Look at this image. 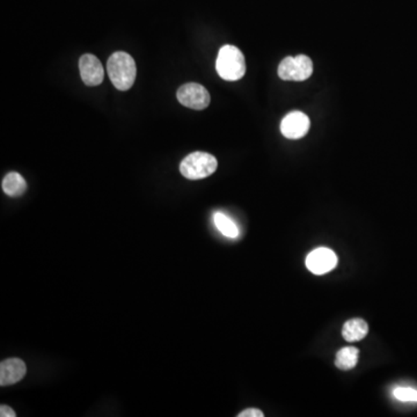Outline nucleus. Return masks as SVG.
Instances as JSON below:
<instances>
[{
	"instance_id": "obj_1",
	"label": "nucleus",
	"mask_w": 417,
	"mask_h": 417,
	"mask_svg": "<svg viewBox=\"0 0 417 417\" xmlns=\"http://www.w3.org/2000/svg\"><path fill=\"white\" fill-rule=\"evenodd\" d=\"M107 71L112 85L119 91H128L136 80V63L129 53L117 51L109 57Z\"/></svg>"
},
{
	"instance_id": "obj_2",
	"label": "nucleus",
	"mask_w": 417,
	"mask_h": 417,
	"mask_svg": "<svg viewBox=\"0 0 417 417\" xmlns=\"http://www.w3.org/2000/svg\"><path fill=\"white\" fill-rule=\"evenodd\" d=\"M216 70L224 80L237 81L246 74V62L244 53L235 46H221L218 53Z\"/></svg>"
},
{
	"instance_id": "obj_3",
	"label": "nucleus",
	"mask_w": 417,
	"mask_h": 417,
	"mask_svg": "<svg viewBox=\"0 0 417 417\" xmlns=\"http://www.w3.org/2000/svg\"><path fill=\"white\" fill-rule=\"evenodd\" d=\"M217 159L207 152H194L187 155L180 164V172L186 179H205L216 172Z\"/></svg>"
},
{
	"instance_id": "obj_4",
	"label": "nucleus",
	"mask_w": 417,
	"mask_h": 417,
	"mask_svg": "<svg viewBox=\"0 0 417 417\" xmlns=\"http://www.w3.org/2000/svg\"><path fill=\"white\" fill-rule=\"evenodd\" d=\"M278 77L283 80L304 81L313 74V63L305 55L287 57L278 67Z\"/></svg>"
},
{
	"instance_id": "obj_5",
	"label": "nucleus",
	"mask_w": 417,
	"mask_h": 417,
	"mask_svg": "<svg viewBox=\"0 0 417 417\" xmlns=\"http://www.w3.org/2000/svg\"><path fill=\"white\" fill-rule=\"evenodd\" d=\"M178 100L187 108L203 110L210 105L211 98L207 88L200 84H185L178 90Z\"/></svg>"
},
{
	"instance_id": "obj_6",
	"label": "nucleus",
	"mask_w": 417,
	"mask_h": 417,
	"mask_svg": "<svg viewBox=\"0 0 417 417\" xmlns=\"http://www.w3.org/2000/svg\"><path fill=\"white\" fill-rule=\"evenodd\" d=\"M337 264L335 253L330 248H316L309 253L306 259V266L314 275H325L333 270Z\"/></svg>"
},
{
	"instance_id": "obj_7",
	"label": "nucleus",
	"mask_w": 417,
	"mask_h": 417,
	"mask_svg": "<svg viewBox=\"0 0 417 417\" xmlns=\"http://www.w3.org/2000/svg\"><path fill=\"white\" fill-rule=\"evenodd\" d=\"M309 116L302 112H292L282 119L281 131L288 139H299L309 133Z\"/></svg>"
},
{
	"instance_id": "obj_8",
	"label": "nucleus",
	"mask_w": 417,
	"mask_h": 417,
	"mask_svg": "<svg viewBox=\"0 0 417 417\" xmlns=\"http://www.w3.org/2000/svg\"><path fill=\"white\" fill-rule=\"evenodd\" d=\"M81 79L87 86H99L105 78V70L98 57L91 53L83 55L79 60Z\"/></svg>"
},
{
	"instance_id": "obj_9",
	"label": "nucleus",
	"mask_w": 417,
	"mask_h": 417,
	"mask_svg": "<svg viewBox=\"0 0 417 417\" xmlns=\"http://www.w3.org/2000/svg\"><path fill=\"white\" fill-rule=\"evenodd\" d=\"M27 368L24 361L19 358H10L0 364V385H15L26 375Z\"/></svg>"
},
{
	"instance_id": "obj_10",
	"label": "nucleus",
	"mask_w": 417,
	"mask_h": 417,
	"mask_svg": "<svg viewBox=\"0 0 417 417\" xmlns=\"http://www.w3.org/2000/svg\"><path fill=\"white\" fill-rule=\"evenodd\" d=\"M368 333V323L363 319L348 320L342 328V337L348 342H357L364 339Z\"/></svg>"
},
{
	"instance_id": "obj_11",
	"label": "nucleus",
	"mask_w": 417,
	"mask_h": 417,
	"mask_svg": "<svg viewBox=\"0 0 417 417\" xmlns=\"http://www.w3.org/2000/svg\"><path fill=\"white\" fill-rule=\"evenodd\" d=\"M1 187H3L4 193L8 196L19 197L25 194L26 189H27V183L19 173L11 172L5 176Z\"/></svg>"
},
{
	"instance_id": "obj_12",
	"label": "nucleus",
	"mask_w": 417,
	"mask_h": 417,
	"mask_svg": "<svg viewBox=\"0 0 417 417\" xmlns=\"http://www.w3.org/2000/svg\"><path fill=\"white\" fill-rule=\"evenodd\" d=\"M358 357H359V350L357 348H342L341 350L337 351L335 365H337V368L348 371V370H351L357 365Z\"/></svg>"
},
{
	"instance_id": "obj_13",
	"label": "nucleus",
	"mask_w": 417,
	"mask_h": 417,
	"mask_svg": "<svg viewBox=\"0 0 417 417\" xmlns=\"http://www.w3.org/2000/svg\"><path fill=\"white\" fill-rule=\"evenodd\" d=\"M214 221L218 231L228 238H237L239 237V228L231 218L228 217L223 212H216L214 214Z\"/></svg>"
},
{
	"instance_id": "obj_14",
	"label": "nucleus",
	"mask_w": 417,
	"mask_h": 417,
	"mask_svg": "<svg viewBox=\"0 0 417 417\" xmlns=\"http://www.w3.org/2000/svg\"><path fill=\"white\" fill-rule=\"evenodd\" d=\"M393 395L401 402H417V389L411 387H398L394 389Z\"/></svg>"
},
{
	"instance_id": "obj_15",
	"label": "nucleus",
	"mask_w": 417,
	"mask_h": 417,
	"mask_svg": "<svg viewBox=\"0 0 417 417\" xmlns=\"http://www.w3.org/2000/svg\"><path fill=\"white\" fill-rule=\"evenodd\" d=\"M239 417H263L264 414L261 410L255 409V408H248L239 414Z\"/></svg>"
},
{
	"instance_id": "obj_16",
	"label": "nucleus",
	"mask_w": 417,
	"mask_h": 417,
	"mask_svg": "<svg viewBox=\"0 0 417 417\" xmlns=\"http://www.w3.org/2000/svg\"><path fill=\"white\" fill-rule=\"evenodd\" d=\"M0 416L1 417H15V410L12 409L11 407L6 406V405H1L0 406Z\"/></svg>"
}]
</instances>
